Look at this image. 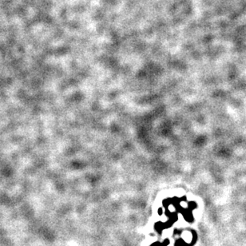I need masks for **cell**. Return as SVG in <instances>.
Wrapping results in <instances>:
<instances>
[{"label": "cell", "mask_w": 246, "mask_h": 246, "mask_svg": "<svg viewBox=\"0 0 246 246\" xmlns=\"http://www.w3.org/2000/svg\"><path fill=\"white\" fill-rule=\"evenodd\" d=\"M151 246H166V245L164 244V243L163 244H161L159 242H155V243H153Z\"/></svg>", "instance_id": "7a4b0ae2"}, {"label": "cell", "mask_w": 246, "mask_h": 246, "mask_svg": "<svg viewBox=\"0 0 246 246\" xmlns=\"http://www.w3.org/2000/svg\"><path fill=\"white\" fill-rule=\"evenodd\" d=\"M175 246H187V245H186V243L183 240L179 239V240H177V242H176Z\"/></svg>", "instance_id": "6da1fadb"}]
</instances>
